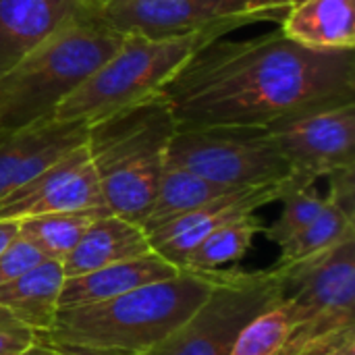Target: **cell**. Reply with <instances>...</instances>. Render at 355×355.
<instances>
[{"label": "cell", "mask_w": 355, "mask_h": 355, "mask_svg": "<svg viewBox=\"0 0 355 355\" xmlns=\"http://www.w3.org/2000/svg\"><path fill=\"white\" fill-rule=\"evenodd\" d=\"M35 343V333L0 308V355H21Z\"/></svg>", "instance_id": "cell-26"}, {"label": "cell", "mask_w": 355, "mask_h": 355, "mask_svg": "<svg viewBox=\"0 0 355 355\" xmlns=\"http://www.w3.org/2000/svg\"><path fill=\"white\" fill-rule=\"evenodd\" d=\"M177 131L162 96L127 106L87 125L85 150L110 214L141 227Z\"/></svg>", "instance_id": "cell-3"}, {"label": "cell", "mask_w": 355, "mask_h": 355, "mask_svg": "<svg viewBox=\"0 0 355 355\" xmlns=\"http://www.w3.org/2000/svg\"><path fill=\"white\" fill-rule=\"evenodd\" d=\"M177 129H262L355 102V48L314 50L281 29L216 37L164 85Z\"/></svg>", "instance_id": "cell-1"}, {"label": "cell", "mask_w": 355, "mask_h": 355, "mask_svg": "<svg viewBox=\"0 0 355 355\" xmlns=\"http://www.w3.org/2000/svg\"><path fill=\"white\" fill-rule=\"evenodd\" d=\"M279 272L285 281V295L297 306L335 324L355 327V235Z\"/></svg>", "instance_id": "cell-13"}, {"label": "cell", "mask_w": 355, "mask_h": 355, "mask_svg": "<svg viewBox=\"0 0 355 355\" xmlns=\"http://www.w3.org/2000/svg\"><path fill=\"white\" fill-rule=\"evenodd\" d=\"M94 10L60 27L0 77V129L54 119L56 108L121 46L125 33Z\"/></svg>", "instance_id": "cell-4"}, {"label": "cell", "mask_w": 355, "mask_h": 355, "mask_svg": "<svg viewBox=\"0 0 355 355\" xmlns=\"http://www.w3.org/2000/svg\"><path fill=\"white\" fill-rule=\"evenodd\" d=\"M285 295L279 270H223L200 306L150 354L231 355L241 331Z\"/></svg>", "instance_id": "cell-6"}, {"label": "cell", "mask_w": 355, "mask_h": 355, "mask_svg": "<svg viewBox=\"0 0 355 355\" xmlns=\"http://www.w3.org/2000/svg\"><path fill=\"white\" fill-rule=\"evenodd\" d=\"M349 339L355 329L318 318L283 295L241 331L231 355H331Z\"/></svg>", "instance_id": "cell-10"}, {"label": "cell", "mask_w": 355, "mask_h": 355, "mask_svg": "<svg viewBox=\"0 0 355 355\" xmlns=\"http://www.w3.org/2000/svg\"><path fill=\"white\" fill-rule=\"evenodd\" d=\"M229 27L175 37L125 33L121 46L54 112L60 121L96 123L127 106L160 96L164 85L206 44L231 33Z\"/></svg>", "instance_id": "cell-5"}, {"label": "cell", "mask_w": 355, "mask_h": 355, "mask_svg": "<svg viewBox=\"0 0 355 355\" xmlns=\"http://www.w3.org/2000/svg\"><path fill=\"white\" fill-rule=\"evenodd\" d=\"M106 212L108 208H85L25 218L19 223V235L29 239L48 260L62 262L79 243L87 227Z\"/></svg>", "instance_id": "cell-22"}, {"label": "cell", "mask_w": 355, "mask_h": 355, "mask_svg": "<svg viewBox=\"0 0 355 355\" xmlns=\"http://www.w3.org/2000/svg\"><path fill=\"white\" fill-rule=\"evenodd\" d=\"M281 31L314 50L355 48V0H304L281 21Z\"/></svg>", "instance_id": "cell-18"}, {"label": "cell", "mask_w": 355, "mask_h": 355, "mask_svg": "<svg viewBox=\"0 0 355 355\" xmlns=\"http://www.w3.org/2000/svg\"><path fill=\"white\" fill-rule=\"evenodd\" d=\"M96 0H0V77Z\"/></svg>", "instance_id": "cell-15"}, {"label": "cell", "mask_w": 355, "mask_h": 355, "mask_svg": "<svg viewBox=\"0 0 355 355\" xmlns=\"http://www.w3.org/2000/svg\"><path fill=\"white\" fill-rule=\"evenodd\" d=\"M21 355H60V354L35 341L33 345H29V347H27V349H25V352H23V354H21Z\"/></svg>", "instance_id": "cell-28"}, {"label": "cell", "mask_w": 355, "mask_h": 355, "mask_svg": "<svg viewBox=\"0 0 355 355\" xmlns=\"http://www.w3.org/2000/svg\"><path fill=\"white\" fill-rule=\"evenodd\" d=\"M223 270L181 268L119 297L58 310L35 341L62 355H146L208 295Z\"/></svg>", "instance_id": "cell-2"}, {"label": "cell", "mask_w": 355, "mask_h": 355, "mask_svg": "<svg viewBox=\"0 0 355 355\" xmlns=\"http://www.w3.org/2000/svg\"><path fill=\"white\" fill-rule=\"evenodd\" d=\"M19 235V223L15 220H0V254L12 243V239Z\"/></svg>", "instance_id": "cell-27"}, {"label": "cell", "mask_w": 355, "mask_h": 355, "mask_svg": "<svg viewBox=\"0 0 355 355\" xmlns=\"http://www.w3.org/2000/svg\"><path fill=\"white\" fill-rule=\"evenodd\" d=\"M44 260L48 258L29 239L17 235L12 243L0 254V287L12 283L15 279H19L33 266L42 264Z\"/></svg>", "instance_id": "cell-25"}, {"label": "cell", "mask_w": 355, "mask_h": 355, "mask_svg": "<svg viewBox=\"0 0 355 355\" xmlns=\"http://www.w3.org/2000/svg\"><path fill=\"white\" fill-rule=\"evenodd\" d=\"M300 2H304V0H291V6H293V4H300Z\"/></svg>", "instance_id": "cell-29"}, {"label": "cell", "mask_w": 355, "mask_h": 355, "mask_svg": "<svg viewBox=\"0 0 355 355\" xmlns=\"http://www.w3.org/2000/svg\"><path fill=\"white\" fill-rule=\"evenodd\" d=\"M314 183H306L300 177L291 175L289 179L281 183H268V185H258V187H243L229 191L225 196H218L200 208L185 212L166 225L158 227L156 231L148 233L150 245L156 254L166 258L168 262L181 266L185 256L214 229L233 223L237 218H243L248 214H254L258 208L281 202L291 189L297 187H308Z\"/></svg>", "instance_id": "cell-12"}, {"label": "cell", "mask_w": 355, "mask_h": 355, "mask_svg": "<svg viewBox=\"0 0 355 355\" xmlns=\"http://www.w3.org/2000/svg\"><path fill=\"white\" fill-rule=\"evenodd\" d=\"M166 164L235 189L281 183L293 175L262 129H177Z\"/></svg>", "instance_id": "cell-7"}, {"label": "cell", "mask_w": 355, "mask_h": 355, "mask_svg": "<svg viewBox=\"0 0 355 355\" xmlns=\"http://www.w3.org/2000/svg\"><path fill=\"white\" fill-rule=\"evenodd\" d=\"M106 208L85 144L0 198V220L21 223L54 212Z\"/></svg>", "instance_id": "cell-11"}, {"label": "cell", "mask_w": 355, "mask_h": 355, "mask_svg": "<svg viewBox=\"0 0 355 355\" xmlns=\"http://www.w3.org/2000/svg\"><path fill=\"white\" fill-rule=\"evenodd\" d=\"M295 177L316 183L343 168H355V102L318 108L262 127Z\"/></svg>", "instance_id": "cell-9"}, {"label": "cell", "mask_w": 355, "mask_h": 355, "mask_svg": "<svg viewBox=\"0 0 355 355\" xmlns=\"http://www.w3.org/2000/svg\"><path fill=\"white\" fill-rule=\"evenodd\" d=\"M291 0H108L96 17L121 33L175 37L202 29H239L260 21H283Z\"/></svg>", "instance_id": "cell-8"}, {"label": "cell", "mask_w": 355, "mask_h": 355, "mask_svg": "<svg viewBox=\"0 0 355 355\" xmlns=\"http://www.w3.org/2000/svg\"><path fill=\"white\" fill-rule=\"evenodd\" d=\"M181 266L168 262L156 252L139 258L123 260L85 275L67 277L58 295V310L100 304L150 283H158L175 277Z\"/></svg>", "instance_id": "cell-16"}, {"label": "cell", "mask_w": 355, "mask_h": 355, "mask_svg": "<svg viewBox=\"0 0 355 355\" xmlns=\"http://www.w3.org/2000/svg\"><path fill=\"white\" fill-rule=\"evenodd\" d=\"M352 235H355L354 202H345L329 193L322 212L306 229L281 245V258L275 268L287 270L295 264L316 258Z\"/></svg>", "instance_id": "cell-21"}, {"label": "cell", "mask_w": 355, "mask_h": 355, "mask_svg": "<svg viewBox=\"0 0 355 355\" xmlns=\"http://www.w3.org/2000/svg\"><path fill=\"white\" fill-rule=\"evenodd\" d=\"M243 189V187H239ZM229 191H235V187H227L214 181H208L191 171L164 164V171L160 175V183L154 196V202L141 223V229L148 233L156 231L158 227L166 225L168 220L191 212L200 208L202 204L225 196Z\"/></svg>", "instance_id": "cell-20"}, {"label": "cell", "mask_w": 355, "mask_h": 355, "mask_svg": "<svg viewBox=\"0 0 355 355\" xmlns=\"http://www.w3.org/2000/svg\"><path fill=\"white\" fill-rule=\"evenodd\" d=\"M150 252H154L150 239L137 223L106 212L87 227L79 243L69 252V256L60 264L67 279L123 260L139 258Z\"/></svg>", "instance_id": "cell-17"}, {"label": "cell", "mask_w": 355, "mask_h": 355, "mask_svg": "<svg viewBox=\"0 0 355 355\" xmlns=\"http://www.w3.org/2000/svg\"><path fill=\"white\" fill-rule=\"evenodd\" d=\"M85 137L83 121L56 116L21 129H0V198L81 148Z\"/></svg>", "instance_id": "cell-14"}, {"label": "cell", "mask_w": 355, "mask_h": 355, "mask_svg": "<svg viewBox=\"0 0 355 355\" xmlns=\"http://www.w3.org/2000/svg\"><path fill=\"white\" fill-rule=\"evenodd\" d=\"M264 231V223L254 214L227 223L208 233L181 262V268L193 270H223L227 264L241 260L258 233Z\"/></svg>", "instance_id": "cell-23"}, {"label": "cell", "mask_w": 355, "mask_h": 355, "mask_svg": "<svg viewBox=\"0 0 355 355\" xmlns=\"http://www.w3.org/2000/svg\"><path fill=\"white\" fill-rule=\"evenodd\" d=\"M64 281L58 260H44L19 279L0 287V308L8 310L33 333L52 327L58 312V295Z\"/></svg>", "instance_id": "cell-19"}, {"label": "cell", "mask_w": 355, "mask_h": 355, "mask_svg": "<svg viewBox=\"0 0 355 355\" xmlns=\"http://www.w3.org/2000/svg\"><path fill=\"white\" fill-rule=\"evenodd\" d=\"M281 202H283V210L279 218L270 227H264L262 231L266 239L277 243L279 248L287 243L293 235H297L302 229H306L322 212L327 204V196H320L314 185H308V187L291 189Z\"/></svg>", "instance_id": "cell-24"}, {"label": "cell", "mask_w": 355, "mask_h": 355, "mask_svg": "<svg viewBox=\"0 0 355 355\" xmlns=\"http://www.w3.org/2000/svg\"><path fill=\"white\" fill-rule=\"evenodd\" d=\"M98 4H104V2H108V0H96Z\"/></svg>", "instance_id": "cell-30"}, {"label": "cell", "mask_w": 355, "mask_h": 355, "mask_svg": "<svg viewBox=\"0 0 355 355\" xmlns=\"http://www.w3.org/2000/svg\"><path fill=\"white\" fill-rule=\"evenodd\" d=\"M60 355H62V354H60Z\"/></svg>", "instance_id": "cell-31"}]
</instances>
